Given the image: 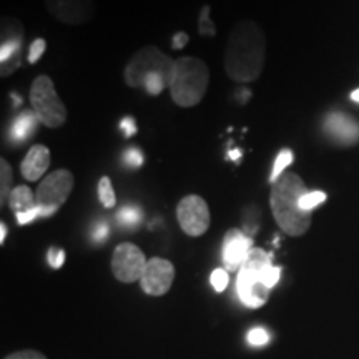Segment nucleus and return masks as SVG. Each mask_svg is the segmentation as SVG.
<instances>
[{"instance_id":"obj_1","label":"nucleus","mask_w":359,"mask_h":359,"mask_svg":"<svg viewBox=\"0 0 359 359\" xmlns=\"http://www.w3.org/2000/svg\"><path fill=\"white\" fill-rule=\"evenodd\" d=\"M266 55L263 29L255 20L240 22L231 30L224 50V70L235 82L250 83L262 75Z\"/></svg>"},{"instance_id":"obj_2","label":"nucleus","mask_w":359,"mask_h":359,"mask_svg":"<svg viewBox=\"0 0 359 359\" xmlns=\"http://www.w3.org/2000/svg\"><path fill=\"white\" fill-rule=\"evenodd\" d=\"M308 193L304 182L296 173H283L281 178L273 185L269 195V206L278 226L286 235L302 236L309 230L311 213L304 212L299 200Z\"/></svg>"},{"instance_id":"obj_3","label":"nucleus","mask_w":359,"mask_h":359,"mask_svg":"<svg viewBox=\"0 0 359 359\" xmlns=\"http://www.w3.org/2000/svg\"><path fill=\"white\" fill-rule=\"evenodd\" d=\"M175 60L156 47H143L135 52L125 67V83L133 88H145L150 95H160L170 87Z\"/></svg>"},{"instance_id":"obj_4","label":"nucleus","mask_w":359,"mask_h":359,"mask_svg":"<svg viewBox=\"0 0 359 359\" xmlns=\"http://www.w3.org/2000/svg\"><path fill=\"white\" fill-rule=\"evenodd\" d=\"M210 82L208 67L198 57H182L175 60L170 95L178 107H195L203 100Z\"/></svg>"},{"instance_id":"obj_5","label":"nucleus","mask_w":359,"mask_h":359,"mask_svg":"<svg viewBox=\"0 0 359 359\" xmlns=\"http://www.w3.org/2000/svg\"><path fill=\"white\" fill-rule=\"evenodd\" d=\"M273 255L266 253L262 248H253L250 251L246 262L238 269L236 291L241 303L248 308H262L268 302L269 288L264 285V269L271 264Z\"/></svg>"},{"instance_id":"obj_6","label":"nucleus","mask_w":359,"mask_h":359,"mask_svg":"<svg viewBox=\"0 0 359 359\" xmlns=\"http://www.w3.org/2000/svg\"><path fill=\"white\" fill-rule=\"evenodd\" d=\"M30 103L40 123L47 128H58L65 123L67 109L57 95L52 79L47 75H40L34 80L30 88Z\"/></svg>"},{"instance_id":"obj_7","label":"nucleus","mask_w":359,"mask_h":359,"mask_svg":"<svg viewBox=\"0 0 359 359\" xmlns=\"http://www.w3.org/2000/svg\"><path fill=\"white\" fill-rule=\"evenodd\" d=\"M74 185V175L69 170H55V172L47 175L35 191L40 217L45 218L55 213L70 196Z\"/></svg>"},{"instance_id":"obj_8","label":"nucleus","mask_w":359,"mask_h":359,"mask_svg":"<svg viewBox=\"0 0 359 359\" xmlns=\"http://www.w3.org/2000/svg\"><path fill=\"white\" fill-rule=\"evenodd\" d=\"M180 228L188 236H201L210 228V208L200 195H187L177 206Z\"/></svg>"},{"instance_id":"obj_9","label":"nucleus","mask_w":359,"mask_h":359,"mask_svg":"<svg viewBox=\"0 0 359 359\" xmlns=\"http://www.w3.org/2000/svg\"><path fill=\"white\" fill-rule=\"evenodd\" d=\"M147 258L143 251L133 243H122L114 251L111 258V271L115 278L122 283L138 281L145 271Z\"/></svg>"},{"instance_id":"obj_10","label":"nucleus","mask_w":359,"mask_h":359,"mask_svg":"<svg viewBox=\"0 0 359 359\" xmlns=\"http://www.w3.org/2000/svg\"><path fill=\"white\" fill-rule=\"evenodd\" d=\"M175 280V266L163 258L148 259L145 271L140 278L142 290L150 296H163L172 288Z\"/></svg>"},{"instance_id":"obj_11","label":"nucleus","mask_w":359,"mask_h":359,"mask_svg":"<svg viewBox=\"0 0 359 359\" xmlns=\"http://www.w3.org/2000/svg\"><path fill=\"white\" fill-rule=\"evenodd\" d=\"M48 13L67 25H82L95 13L93 0H43Z\"/></svg>"},{"instance_id":"obj_12","label":"nucleus","mask_w":359,"mask_h":359,"mask_svg":"<svg viewBox=\"0 0 359 359\" xmlns=\"http://www.w3.org/2000/svg\"><path fill=\"white\" fill-rule=\"evenodd\" d=\"M253 250V238L246 235L243 230L233 228L224 235L222 258L226 271H238L246 262L250 251Z\"/></svg>"},{"instance_id":"obj_13","label":"nucleus","mask_w":359,"mask_h":359,"mask_svg":"<svg viewBox=\"0 0 359 359\" xmlns=\"http://www.w3.org/2000/svg\"><path fill=\"white\" fill-rule=\"evenodd\" d=\"M4 29H7L8 37L2 39L0 62H2V75H7L19 67L22 53V27L15 20L8 19V22H4Z\"/></svg>"},{"instance_id":"obj_14","label":"nucleus","mask_w":359,"mask_h":359,"mask_svg":"<svg viewBox=\"0 0 359 359\" xmlns=\"http://www.w3.org/2000/svg\"><path fill=\"white\" fill-rule=\"evenodd\" d=\"M325 130L336 142L351 145L359 140V123L346 114H331L325 120Z\"/></svg>"},{"instance_id":"obj_15","label":"nucleus","mask_w":359,"mask_h":359,"mask_svg":"<svg viewBox=\"0 0 359 359\" xmlns=\"http://www.w3.org/2000/svg\"><path fill=\"white\" fill-rule=\"evenodd\" d=\"M50 167V150L43 145H34L20 163L22 177L29 182H39Z\"/></svg>"},{"instance_id":"obj_16","label":"nucleus","mask_w":359,"mask_h":359,"mask_svg":"<svg viewBox=\"0 0 359 359\" xmlns=\"http://www.w3.org/2000/svg\"><path fill=\"white\" fill-rule=\"evenodd\" d=\"M40 120L34 110H24L20 115L13 118L8 130V140L13 143H25L37 133Z\"/></svg>"},{"instance_id":"obj_17","label":"nucleus","mask_w":359,"mask_h":359,"mask_svg":"<svg viewBox=\"0 0 359 359\" xmlns=\"http://www.w3.org/2000/svg\"><path fill=\"white\" fill-rule=\"evenodd\" d=\"M8 206L15 215L30 212V210L37 208V198H35L34 191L27 185L15 187L8 196Z\"/></svg>"},{"instance_id":"obj_18","label":"nucleus","mask_w":359,"mask_h":359,"mask_svg":"<svg viewBox=\"0 0 359 359\" xmlns=\"http://www.w3.org/2000/svg\"><path fill=\"white\" fill-rule=\"evenodd\" d=\"M291 163H293V151L288 150V148H285V150H281L280 154H278L275 165H273L271 175H269V182H271V185H275Z\"/></svg>"},{"instance_id":"obj_19","label":"nucleus","mask_w":359,"mask_h":359,"mask_svg":"<svg viewBox=\"0 0 359 359\" xmlns=\"http://www.w3.org/2000/svg\"><path fill=\"white\" fill-rule=\"evenodd\" d=\"M0 203L6 205V200L8 201L11 196V185H12V168L6 158L0 160Z\"/></svg>"},{"instance_id":"obj_20","label":"nucleus","mask_w":359,"mask_h":359,"mask_svg":"<svg viewBox=\"0 0 359 359\" xmlns=\"http://www.w3.org/2000/svg\"><path fill=\"white\" fill-rule=\"evenodd\" d=\"M98 200L105 208H114L116 203L115 190L109 177H102L98 180Z\"/></svg>"},{"instance_id":"obj_21","label":"nucleus","mask_w":359,"mask_h":359,"mask_svg":"<svg viewBox=\"0 0 359 359\" xmlns=\"http://www.w3.org/2000/svg\"><path fill=\"white\" fill-rule=\"evenodd\" d=\"M142 210L138 206H123L118 213H116V222L122 226L133 228L142 222Z\"/></svg>"},{"instance_id":"obj_22","label":"nucleus","mask_w":359,"mask_h":359,"mask_svg":"<svg viewBox=\"0 0 359 359\" xmlns=\"http://www.w3.org/2000/svg\"><path fill=\"white\" fill-rule=\"evenodd\" d=\"M210 12H212L210 6H205L200 12L198 32H200V35H203V37H213V35L217 34V27H215L212 19H210Z\"/></svg>"},{"instance_id":"obj_23","label":"nucleus","mask_w":359,"mask_h":359,"mask_svg":"<svg viewBox=\"0 0 359 359\" xmlns=\"http://www.w3.org/2000/svg\"><path fill=\"white\" fill-rule=\"evenodd\" d=\"M326 200V193L325 191H308L306 195L299 200V206L304 210V212L311 213L318 205H321L323 201Z\"/></svg>"},{"instance_id":"obj_24","label":"nucleus","mask_w":359,"mask_h":359,"mask_svg":"<svg viewBox=\"0 0 359 359\" xmlns=\"http://www.w3.org/2000/svg\"><path fill=\"white\" fill-rule=\"evenodd\" d=\"M258 218H259V212L257 206H248L243 213V226H245V233L248 236L253 235L255 231L258 230Z\"/></svg>"},{"instance_id":"obj_25","label":"nucleus","mask_w":359,"mask_h":359,"mask_svg":"<svg viewBox=\"0 0 359 359\" xmlns=\"http://www.w3.org/2000/svg\"><path fill=\"white\" fill-rule=\"evenodd\" d=\"M228 281H230V276H228L226 269H223V268L215 269V271L212 273V276H210V283H212V286L217 293H223V291L226 290Z\"/></svg>"},{"instance_id":"obj_26","label":"nucleus","mask_w":359,"mask_h":359,"mask_svg":"<svg viewBox=\"0 0 359 359\" xmlns=\"http://www.w3.org/2000/svg\"><path fill=\"white\" fill-rule=\"evenodd\" d=\"M268 341L269 334L263 327H253L248 333V343L251 346H264V344H268Z\"/></svg>"},{"instance_id":"obj_27","label":"nucleus","mask_w":359,"mask_h":359,"mask_svg":"<svg viewBox=\"0 0 359 359\" xmlns=\"http://www.w3.org/2000/svg\"><path fill=\"white\" fill-rule=\"evenodd\" d=\"M125 163L128 165L130 168H140L143 165V154L142 150H138V148H128L127 151H125V156H123Z\"/></svg>"},{"instance_id":"obj_28","label":"nucleus","mask_w":359,"mask_h":359,"mask_svg":"<svg viewBox=\"0 0 359 359\" xmlns=\"http://www.w3.org/2000/svg\"><path fill=\"white\" fill-rule=\"evenodd\" d=\"M45 48H47V43H45L43 39L34 40V43L30 45V52H29V62H30V64H37L39 58L43 55Z\"/></svg>"},{"instance_id":"obj_29","label":"nucleus","mask_w":359,"mask_h":359,"mask_svg":"<svg viewBox=\"0 0 359 359\" xmlns=\"http://www.w3.org/2000/svg\"><path fill=\"white\" fill-rule=\"evenodd\" d=\"M47 259H48V264H50L52 268H62L64 266V262H65V251L62 248H50L47 253Z\"/></svg>"},{"instance_id":"obj_30","label":"nucleus","mask_w":359,"mask_h":359,"mask_svg":"<svg viewBox=\"0 0 359 359\" xmlns=\"http://www.w3.org/2000/svg\"><path fill=\"white\" fill-rule=\"evenodd\" d=\"M109 231H110V228H109V224H107L105 222L97 223L95 228H93V230H92L93 241H97V243H98V241H103L107 236H109Z\"/></svg>"},{"instance_id":"obj_31","label":"nucleus","mask_w":359,"mask_h":359,"mask_svg":"<svg viewBox=\"0 0 359 359\" xmlns=\"http://www.w3.org/2000/svg\"><path fill=\"white\" fill-rule=\"evenodd\" d=\"M4 359H47V358H45L42 353L34 351V349H27V351H19V353L8 354V356L4 358Z\"/></svg>"},{"instance_id":"obj_32","label":"nucleus","mask_w":359,"mask_h":359,"mask_svg":"<svg viewBox=\"0 0 359 359\" xmlns=\"http://www.w3.org/2000/svg\"><path fill=\"white\" fill-rule=\"evenodd\" d=\"M15 217H17V223H19V224H29L30 222H34L35 218L40 217V210H39V206H37V208L30 210V212L19 213V215H15Z\"/></svg>"},{"instance_id":"obj_33","label":"nucleus","mask_w":359,"mask_h":359,"mask_svg":"<svg viewBox=\"0 0 359 359\" xmlns=\"http://www.w3.org/2000/svg\"><path fill=\"white\" fill-rule=\"evenodd\" d=\"M120 128H122L125 137H132V135L137 133V125H135V120L132 116H125L122 122H120Z\"/></svg>"},{"instance_id":"obj_34","label":"nucleus","mask_w":359,"mask_h":359,"mask_svg":"<svg viewBox=\"0 0 359 359\" xmlns=\"http://www.w3.org/2000/svg\"><path fill=\"white\" fill-rule=\"evenodd\" d=\"M188 40H190V37H188V34H185V32L175 34L173 35V40H172L173 50H180V48L185 47V45L188 43Z\"/></svg>"},{"instance_id":"obj_35","label":"nucleus","mask_w":359,"mask_h":359,"mask_svg":"<svg viewBox=\"0 0 359 359\" xmlns=\"http://www.w3.org/2000/svg\"><path fill=\"white\" fill-rule=\"evenodd\" d=\"M6 236H7V226L6 223L0 224V243H4L6 241Z\"/></svg>"},{"instance_id":"obj_36","label":"nucleus","mask_w":359,"mask_h":359,"mask_svg":"<svg viewBox=\"0 0 359 359\" xmlns=\"http://www.w3.org/2000/svg\"><path fill=\"white\" fill-rule=\"evenodd\" d=\"M240 156H241V150H231L230 151V158L231 160H240Z\"/></svg>"},{"instance_id":"obj_37","label":"nucleus","mask_w":359,"mask_h":359,"mask_svg":"<svg viewBox=\"0 0 359 359\" xmlns=\"http://www.w3.org/2000/svg\"><path fill=\"white\" fill-rule=\"evenodd\" d=\"M351 100H353V102H356V103H359V88H358V90H354V92L351 93Z\"/></svg>"}]
</instances>
